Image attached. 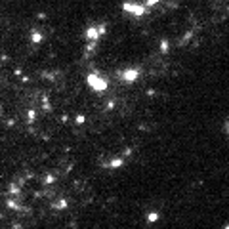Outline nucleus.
I'll use <instances>...</instances> for the list:
<instances>
[{"label":"nucleus","mask_w":229,"mask_h":229,"mask_svg":"<svg viewBox=\"0 0 229 229\" xmlns=\"http://www.w3.org/2000/svg\"><path fill=\"white\" fill-rule=\"evenodd\" d=\"M65 206H67V202L61 201V202H57V206H56V208H65Z\"/></svg>","instance_id":"nucleus-4"},{"label":"nucleus","mask_w":229,"mask_h":229,"mask_svg":"<svg viewBox=\"0 0 229 229\" xmlns=\"http://www.w3.org/2000/svg\"><path fill=\"white\" fill-rule=\"evenodd\" d=\"M120 164H122V160H120V159H117V160H113V162H111V166H113V168H117V166H120Z\"/></svg>","instance_id":"nucleus-3"},{"label":"nucleus","mask_w":229,"mask_h":229,"mask_svg":"<svg viewBox=\"0 0 229 229\" xmlns=\"http://www.w3.org/2000/svg\"><path fill=\"white\" fill-rule=\"evenodd\" d=\"M90 84H92L94 88H98V90H103L105 88V84L99 80V78H95V76H90Z\"/></svg>","instance_id":"nucleus-1"},{"label":"nucleus","mask_w":229,"mask_h":229,"mask_svg":"<svg viewBox=\"0 0 229 229\" xmlns=\"http://www.w3.org/2000/svg\"><path fill=\"white\" fill-rule=\"evenodd\" d=\"M149 221H156V220H159V214H156V212H153V214H149V218H147Z\"/></svg>","instance_id":"nucleus-2"},{"label":"nucleus","mask_w":229,"mask_h":229,"mask_svg":"<svg viewBox=\"0 0 229 229\" xmlns=\"http://www.w3.org/2000/svg\"><path fill=\"white\" fill-rule=\"evenodd\" d=\"M225 229H229V225H225Z\"/></svg>","instance_id":"nucleus-6"},{"label":"nucleus","mask_w":229,"mask_h":229,"mask_svg":"<svg viewBox=\"0 0 229 229\" xmlns=\"http://www.w3.org/2000/svg\"><path fill=\"white\" fill-rule=\"evenodd\" d=\"M8 206H10V208H17V204H15L14 201H10V202H8Z\"/></svg>","instance_id":"nucleus-5"}]
</instances>
